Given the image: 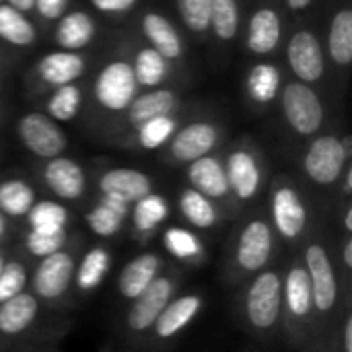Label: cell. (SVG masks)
I'll use <instances>...</instances> for the list:
<instances>
[{
	"label": "cell",
	"instance_id": "1",
	"mask_svg": "<svg viewBox=\"0 0 352 352\" xmlns=\"http://www.w3.org/2000/svg\"><path fill=\"white\" fill-rule=\"evenodd\" d=\"M248 318L254 328L268 330L283 309V280L276 272H262L248 291Z\"/></svg>",
	"mask_w": 352,
	"mask_h": 352
},
{
	"label": "cell",
	"instance_id": "2",
	"mask_svg": "<svg viewBox=\"0 0 352 352\" xmlns=\"http://www.w3.org/2000/svg\"><path fill=\"white\" fill-rule=\"evenodd\" d=\"M283 107L291 126L301 134H314L324 120V107L320 103V97L303 82H293L287 87Z\"/></svg>",
	"mask_w": 352,
	"mask_h": 352
},
{
	"label": "cell",
	"instance_id": "3",
	"mask_svg": "<svg viewBox=\"0 0 352 352\" xmlns=\"http://www.w3.org/2000/svg\"><path fill=\"white\" fill-rule=\"evenodd\" d=\"M136 91V76L130 64L113 62L105 66L97 78V101L107 109H124L132 103Z\"/></svg>",
	"mask_w": 352,
	"mask_h": 352
},
{
	"label": "cell",
	"instance_id": "4",
	"mask_svg": "<svg viewBox=\"0 0 352 352\" xmlns=\"http://www.w3.org/2000/svg\"><path fill=\"white\" fill-rule=\"evenodd\" d=\"M19 136L27 148L39 157H56L64 151L66 138L62 130L41 113H29L19 122Z\"/></svg>",
	"mask_w": 352,
	"mask_h": 352
},
{
	"label": "cell",
	"instance_id": "5",
	"mask_svg": "<svg viewBox=\"0 0 352 352\" xmlns=\"http://www.w3.org/2000/svg\"><path fill=\"white\" fill-rule=\"evenodd\" d=\"M307 274L311 285V297L314 307L318 311H330L336 303V278L332 262L322 245H309L307 248Z\"/></svg>",
	"mask_w": 352,
	"mask_h": 352
},
{
	"label": "cell",
	"instance_id": "6",
	"mask_svg": "<svg viewBox=\"0 0 352 352\" xmlns=\"http://www.w3.org/2000/svg\"><path fill=\"white\" fill-rule=\"evenodd\" d=\"M346 157L349 155L344 153L340 140H336L332 136H324L311 144V148L305 157V169L314 182L328 186L338 179Z\"/></svg>",
	"mask_w": 352,
	"mask_h": 352
},
{
	"label": "cell",
	"instance_id": "7",
	"mask_svg": "<svg viewBox=\"0 0 352 352\" xmlns=\"http://www.w3.org/2000/svg\"><path fill=\"white\" fill-rule=\"evenodd\" d=\"M171 293H173V285L169 278L165 276H157L136 299L134 305L130 309L128 316V326L134 332H144L148 330L155 320L159 318V314L165 309V305L171 301Z\"/></svg>",
	"mask_w": 352,
	"mask_h": 352
},
{
	"label": "cell",
	"instance_id": "8",
	"mask_svg": "<svg viewBox=\"0 0 352 352\" xmlns=\"http://www.w3.org/2000/svg\"><path fill=\"white\" fill-rule=\"evenodd\" d=\"M74 276V260L66 252L50 254L41 260L33 276V289L43 299L60 297Z\"/></svg>",
	"mask_w": 352,
	"mask_h": 352
},
{
	"label": "cell",
	"instance_id": "9",
	"mask_svg": "<svg viewBox=\"0 0 352 352\" xmlns=\"http://www.w3.org/2000/svg\"><path fill=\"white\" fill-rule=\"evenodd\" d=\"M272 252V233L270 227L262 221H252L237 245V264L245 272H258L266 266Z\"/></svg>",
	"mask_w": 352,
	"mask_h": 352
},
{
	"label": "cell",
	"instance_id": "10",
	"mask_svg": "<svg viewBox=\"0 0 352 352\" xmlns=\"http://www.w3.org/2000/svg\"><path fill=\"white\" fill-rule=\"evenodd\" d=\"M289 62L295 74L305 80L314 82L324 74V54L314 33L299 31L289 43Z\"/></svg>",
	"mask_w": 352,
	"mask_h": 352
},
{
	"label": "cell",
	"instance_id": "11",
	"mask_svg": "<svg viewBox=\"0 0 352 352\" xmlns=\"http://www.w3.org/2000/svg\"><path fill=\"white\" fill-rule=\"evenodd\" d=\"M272 214H274V225L285 239H295L305 229L307 223L305 206L297 196V192L291 188H280L274 194Z\"/></svg>",
	"mask_w": 352,
	"mask_h": 352
},
{
	"label": "cell",
	"instance_id": "12",
	"mask_svg": "<svg viewBox=\"0 0 352 352\" xmlns=\"http://www.w3.org/2000/svg\"><path fill=\"white\" fill-rule=\"evenodd\" d=\"M101 192L107 196H116L124 202H138L146 194H151V179L134 169H113L105 173L99 182Z\"/></svg>",
	"mask_w": 352,
	"mask_h": 352
},
{
	"label": "cell",
	"instance_id": "13",
	"mask_svg": "<svg viewBox=\"0 0 352 352\" xmlns=\"http://www.w3.org/2000/svg\"><path fill=\"white\" fill-rule=\"evenodd\" d=\"M45 182L50 190L66 200H74L85 192V173L70 159H54L45 167Z\"/></svg>",
	"mask_w": 352,
	"mask_h": 352
},
{
	"label": "cell",
	"instance_id": "14",
	"mask_svg": "<svg viewBox=\"0 0 352 352\" xmlns=\"http://www.w3.org/2000/svg\"><path fill=\"white\" fill-rule=\"evenodd\" d=\"M202 301L196 295H188V297H179L171 303L165 305V309L159 314V318L155 320V334L159 338H171L177 332H182L200 311Z\"/></svg>",
	"mask_w": 352,
	"mask_h": 352
},
{
	"label": "cell",
	"instance_id": "15",
	"mask_svg": "<svg viewBox=\"0 0 352 352\" xmlns=\"http://www.w3.org/2000/svg\"><path fill=\"white\" fill-rule=\"evenodd\" d=\"M217 142V130L208 124H192L177 132L171 151L179 161H196L204 157Z\"/></svg>",
	"mask_w": 352,
	"mask_h": 352
},
{
	"label": "cell",
	"instance_id": "16",
	"mask_svg": "<svg viewBox=\"0 0 352 352\" xmlns=\"http://www.w3.org/2000/svg\"><path fill=\"white\" fill-rule=\"evenodd\" d=\"M39 309V303L29 293H19L4 303H0V332L14 336L29 328V324L35 320Z\"/></svg>",
	"mask_w": 352,
	"mask_h": 352
},
{
	"label": "cell",
	"instance_id": "17",
	"mask_svg": "<svg viewBox=\"0 0 352 352\" xmlns=\"http://www.w3.org/2000/svg\"><path fill=\"white\" fill-rule=\"evenodd\" d=\"M190 182L194 184L196 192H200L206 198H221L229 192V182L223 165L206 155L192 161Z\"/></svg>",
	"mask_w": 352,
	"mask_h": 352
},
{
	"label": "cell",
	"instance_id": "18",
	"mask_svg": "<svg viewBox=\"0 0 352 352\" xmlns=\"http://www.w3.org/2000/svg\"><path fill=\"white\" fill-rule=\"evenodd\" d=\"M159 266L161 262L155 254H142L136 260H132L120 274L118 280L120 293L126 299H136L157 278Z\"/></svg>",
	"mask_w": 352,
	"mask_h": 352
},
{
	"label": "cell",
	"instance_id": "19",
	"mask_svg": "<svg viewBox=\"0 0 352 352\" xmlns=\"http://www.w3.org/2000/svg\"><path fill=\"white\" fill-rule=\"evenodd\" d=\"M225 173H227L229 188H233V192L239 198L248 200L258 192L260 171L252 155H248L245 151H237L229 157V167Z\"/></svg>",
	"mask_w": 352,
	"mask_h": 352
},
{
	"label": "cell",
	"instance_id": "20",
	"mask_svg": "<svg viewBox=\"0 0 352 352\" xmlns=\"http://www.w3.org/2000/svg\"><path fill=\"white\" fill-rule=\"evenodd\" d=\"M82 68L85 62L74 52H56L39 62V74L43 76V80L56 87L72 82L76 76L82 74Z\"/></svg>",
	"mask_w": 352,
	"mask_h": 352
},
{
	"label": "cell",
	"instance_id": "21",
	"mask_svg": "<svg viewBox=\"0 0 352 352\" xmlns=\"http://www.w3.org/2000/svg\"><path fill=\"white\" fill-rule=\"evenodd\" d=\"M280 39V21L278 14L270 8L258 10L250 21V35L248 45L256 54H266L278 45Z\"/></svg>",
	"mask_w": 352,
	"mask_h": 352
},
{
	"label": "cell",
	"instance_id": "22",
	"mask_svg": "<svg viewBox=\"0 0 352 352\" xmlns=\"http://www.w3.org/2000/svg\"><path fill=\"white\" fill-rule=\"evenodd\" d=\"M126 212H128V202H124L116 196L103 194L101 204L91 210V214L87 217V223L97 235L111 237L120 231V227L126 219Z\"/></svg>",
	"mask_w": 352,
	"mask_h": 352
},
{
	"label": "cell",
	"instance_id": "23",
	"mask_svg": "<svg viewBox=\"0 0 352 352\" xmlns=\"http://www.w3.org/2000/svg\"><path fill=\"white\" fill-rule=\"evenodd\" d=\"M144 33L146 37L153 41L155 50L163 56V58H179L182 56V41L175 33V29L171 27V23L161 16V14H146L142 21Z\"/></svg>",
	"mask_w": 352,
	"mask_h": 352
},
{
	"label": "cell",
	"instance_id": "24",
	"mask_svg": "<svg viewBox=\"0 0 352 352\" xmlns=\"http://www.w3.org/2000/svg\"><path fill=\"white\" fill-rule=\"evenodd\" d=\"M287 307L295 318H307L314 307L309 274L301 266H293L287 276Z\"/></svg>",
	"mask_w": 352,
	"mask_h": 352
},
{
	"label": "cell",
	"instance_id": "25",
	"mask_svg": "<svg viewBox=\"0 0 352 352\" xmlns=\"http://www.w3.org/2000/svg\"><path fill=\"white\" fill-rule=\"evenodd\" d=\"M130 105H132L130 122L134 126H140V124H144V122H148L153 118L167 116L173 109V105H175V97H173L171 91H155V93L138 97Z\"/></svg>",
	"mask_w": 352,
	"mask_h": 352
},
{
	"label": "cell",
	"instance_id": "26",
	"mask_svg": "<svg viewBox=\"0 0 352 352\" xmlns=\"http://www.w3.org/2000/svg\"><path fill=\"white\" fill-rule=\"evenodd\" d=\"M93 21L89 14L85 12H70L60 21L58 27V41L60 45L68 47V50H78L82 45H87L93 37Z\"/></svg>",
	"mask_w": 352,
	"mask_h": 352
},
{
	"label": "cell",
	"instance_id": "27",
	"mask_svg": "<svg viewBox=\"0 0 352 352\" xmlns=\"http://www.w3.org/2000/svg\"><path fill=\"white\" fill-rule=\"evenodd\" d=\"M109 270V254L103 248H93L85 254L78 270H76V285L82 291H93L101 285L103 276Z\"/></svg>",
	"mask_w": 352,
	"mask_h": 352
},
{
	"label": "cell",
	"instance_id": "28",
	"mask_svg": "<svg viewBox=\"0 0 352 352\" xmlns=\"http://www.w3.org/2000/svg\"><path fill=\"white\" fill-rule=\"evenodd\" d=\"M0 37L14 45H29L35 39L33 25L12 6H0Z\"/></svg>",
	"mask_w": 352,
	"mask_h": 352
},
{
	"label": "cell",
	"instance_id": "29",
	"mask_svg": "<svg viewBox=\"0 0 352 352\" xmlns=\"http://www.w3.org/2000/svg\"><path fill=\"white\" fill-rule=\"evenodd\" d=\"M182 214L198 229H208L217 223V210L206 196L196 190H186L179 200Z\"/></svg>",
	"mask_w": 352,
	"mask_h": 352
},
{
	"label": "cell",
	"instance_id": "30",
	"mask_svg": "<svg viewBox=\"0 0 352 352\" xmlns=\"http://www.w3.org/2000/svg\"><path fill=\"white\" fill-rule=\"evenodd\" d=\"M330 54L338 64H349L352 60V12L340 10L330 29Z\"/></svg>",
	"mask_w": 352,
	"mask_h": 352
},
{
	"label": "cell",
	"instance_id": "31",
	"mask_svg": "<svg viewBox=\"0 0 352 352\" xmlns=\"http://www.w3.org/2000/svg\"><path fill=\"white\" fill-rule=\"evenodd\" d=\"M33 200H35V194L25 182L10 179L0 186V208L10 217L27 214L29 208L33 206Z\"/></svg>",
	"mask_w": 352,
	"mask_h": 352
},
{
	"label": "cell",
	"instance_id": "32",
	"mask_svg": "<svg viewBox=\"0 0 352 352\" xmlns=\"http://www.w3.org/2000/svg\"><path fill=\"white\" fill-rule=\"evenodd\" d=\"M167 202L157 194H146L136 202L134 208V225L138 231H153L159 223L167 219Z\"/></svg>",
	"mask_w": 352,
	"mask_h": 352
},
{
	"label": "cell",
	"instance_id": "33",
	"mask_svg": "<svg viewBox=\"0 0 352 352\" xmlns=\"http://www.w3.org/2000/svg\"><path fill=\"white\" fill-rule=\"evenodd\" d=\"M278 82H280V74L274 66L270 64H258L252 72H250V93L254 99L266 103L270 99H274L276 91H278Z\"/></svg>",
	"mask_w": 352,
	"mask_h": 352
},
{
	"label": "cell",
	"instance_id": "34",
	"mask_svg": "<svg viewBox=\"0 0 352 352\" xmlns=\"http://www.w3.org/2000/svg\"><path fill=\"white\" fill-rule=\"evenodd\" d=\"M134 76L140 85H159L167 72V66H165V58L157 52V50H142L138 56H136V62H134Z\"/></svg>",
	"mask_w": 352,
	"mask_h": 352
},
{
	"label": "cell",
	"instance_id": "35",
	"mask_svg": "<svg viewBox=\"0 0 352 352\" xmlns=\"http://www.w3.org/2000/svg\"><path fill=\"white\" fill-rule=\"evenodd\" d=\"M239 12L235 0H210V25L221 39H231L237 33Z\"/></svg>",
	"mask_w": 352,
	"mask_h": 352
},
{
	"label": "cell",
	"instance_id": "36",
	"mask_svg": "<svg viewBox=\"0 0 352 352\" xmlns=\"http://www.w3.org/2000/svg\"><path fill=\"white\" fill-rule=\"evenodd\" d=\"M78 105H80V91L72 82H68V85L58 87V91L52 95V99L47 103V109L56 120L68 122L76 116Z\"/></svg>",
	"mask_w": 352,
	"mask_h": 352
},
{
	"label": "cell",
	"instance_id": "37",
	"mask_svg": "<svg viewBox=\"0 0 352 352\" xmlns=\"http://www.w3.org/2000/svg\"><path fill=\"white\" fill-rule=\"evenodd\" d=\"M68 212L56 202H39L29 208L31 229H64Z\"/></svg>",
	"mask_w": 352,
	"mask_h": 352
},
{
	"label": "cell",
	"instance_id": "38",
	"mask_svg": "<svg viewBox=\"0 0 352 352\" xmlns=\"http://www.w3.org/2000/svg\"><path fill=\"white\" fill-rule=\"evenodd\" d=\"M66 241V231L64 229H31L27 237V250L33 256H50L60 252V248Z\"/></svg>",
	"mask_w": 352,
	"mask_h": 352
},
{
	"label": "cell",
	"instance_id": "39",
	"mask_svg": "<svg viewBox=\"0 0 352 352\" xmlns=\"http://www.w3.org/2000/svg\"><path fill=\"white\" fill-rule=\"evenodd\" d=\"M173 130H175V122L169 116L153 118L140 124V144L144 148H157L171 136Z\"/></svg>",
	"mask_w": 352,
	"mask_h": 352
},
{
	"label": "cell",
	"instance_id": "40",
	"mask_svg": "<svg viewBox=\"0 0 352 352\" xmlns=\"http://www.w3.org/2000/svg\"><path fill=\"white\" fill-rule=\"evenodd\" d=\"M186 25L194 31H206L210 25V0H177Z\"/></svg>",
	"mask_w": 352,
	"mask_h": 352
},
{
	"label": "cell",
	"instance_id": "41",
	"mask_svg": "<svg viewBox=\"0 0 352 352\" xmlns=\"http://www.w3.org/2000/svg\"><path fill=\"white\" fill-rule=\"evenodd\" d=\"M165 248L175 258H182V260L184 258H194V256H198L202 252L198 239L192 233L184 231V229H169L165 233Z\"/></svg>",
	"mask_w": 352,
	"mask_h": 352
},
{
	"label": "cell",
	"instance_id": "42",
	"mask_svg": "<svg viewBox=\"0 0 352 352\" xmlns=\"http://www.w3.org/2000/svg\"><path fill=\"white\" fill-rule=\"evenodd\" d=\"M25 283H27L25 266H21L19 262L4 264V268L0 272V303H4L6 299L23 293Z\"/></svg>",
	"mask_w": 352,
	"mask_h": 352
},
{
	"label": "cell",
	"instance_id": "43",
	"mask_svg": "<svg viewBox=\"0 0 352 352\" xmlns=\"http://www.w3.org/2000/svg\"><path fill=\"white\" fill-rule=\"evenodd\" d=\"M66 4H68V0H35L37 10L45 19H58L64 12Z\"/></svg>",
	"mask_w": 352,
	"mask_h": 352
},
{
	"label": "cell",
	"instance_id": "44",
	"mask_svg": "<svg viewBox=\"0 0 352 352\" xmlns=\"http://www.w3.org/2000/svg\"><path fill=\"white\" fill-rule=\"evenodd\" d=\"M136 0H93L95 8L103 10V12H122L128 10Z\"/></svg>",
	"mask_w": 352,
	"mask_h": 352
},
{
	"label": "cell",
	"instance_id": "45",
	"mask_svg": "<svg viewBox=\"0 0 352 352\" xmlns=\"http://www.w3.org/2000/svg\"><path fill=\"white\" fill-rule=\"evenodd\" d=\"M344 349L346 352H352V318H349L346 328H344Z\"/></svg>",
	"mask_w": 352,
	"mask_h": 352
},
{
	"label": "cell",
	"instance_id": "46",
	"mask_svg": "<svg viewBox=\"0 0 352 352\" xmlns=\"http://www.w3.org/2000/svg\"><path fill=\"white\" fill-rule=\"evenodd\" d=\"M10 6L16 10H29L35 6V0H10Z\"/></svg>",
	"mask_w": 352,
	"mask_h": 352
},
{
	"label": "cell",
	"instance_id": "47",
	"mask_svg": "<svg viewBox=\"0 0 352 352\" xmlns=\"http://www.w3.org/2000/svg\"><path fill=\"white\" fill-rule=\"evenodd\" d=\"M344 264L346 268H352V241L349 239L346 245H344Z\"/></svg>",
	"mask_w": 352,
	"mask_h": 352
},
{
	"label": "cell",
	"instance_id": "48",
	"mask_svg": "<svg viewBox=\"0 0 352 352\" xmlns=\"http://www.w3.org/2000/svg\"><path fill=\"white\" fill-rule=\"evenodd\" d=\"M287 2H289V6H291V8H295V10L305 8V6H309V4H311V0H287Z\"/></svg>",
	"mask_w": 352,
	"mask_h": 352
},
{
	"label": "cell",
	"instance_id": "49",
	"mask_svg": "<svg viewBox=\"0 0 352 352\" xmlns=\"http://www.w3.org/2000/svg\"><path fill=\"white\" fill-rule=\"evenodd\" d=\"M352 192V171H349V175H346V194H351Z\"/></svg>",
	"mask_w": 352,
	"mask_h": 352
},
{
	"label": "cell",
	"instance_id": "50",
	"mask_svg": "<svg viewBox=\"0 0 352 352\" xmlns=\"http://www.w3.org/2000/svg\"><path fill=\"white\" fill-rule=\"evenodd\" d=\"M346 229H349V231H352V210H349V212H346Z\"/></svg>",
	"mask_w": 352,
	"mask_h": 352
},
{
	"label": "cell",
	"instance_id": "51",
	"mask_svg": "<svg viewBox=\"0 0 352 352\" xmlns=\"http://www.w3.org/2000/svg\"><path fill=\"white\" fill-rule=\"evenodd\" d=\"M4 235V219H2V214H0V237Z\"/></svg>",
	"mask_w": 352,
	"mask_h": 352
},
{
	"label": "cell",
	"instance_id": "52",
	"mask_svg": "<svg viewBox=\"0 0 352 352\" xmlns=\"http://www.w3.org/2000/svg\"><path fill=\"white\" fill-rule=\"evenodd\" d=\"M2 268H4V262H2V256H0V272H2Z\"/></svg>",
	"mask_w": 352,
	"mask_h": 352
}]
</instances>
